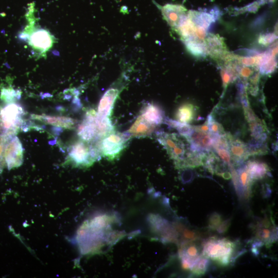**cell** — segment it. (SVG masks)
<instances>
[{
  "instance_id": "obj_16",
  "label": "cell",
  "mask_w": 278,
  "mask_h": 278,
  "mask_svg": "<svg viewBox=\"0 0 278 278\" xmlns=\"http://www.w3.org/2000/svg\"><path fill=\"white\" fill-rule=\"evenodd\" d=\"M246 166L251 179L254 182L264 179L270 173L267 164L258 161H249Z\"/></svg>"
},
{
  "instance_id": "obj_29",
  "label": "cell",
  "mask_w": 278,
  "mask_h": 278,
  "mask_svg": "<svg viewBox=\"0 0 278 278\" xmlns=\"http://www.w3.org/2000/svg\"><path fill=\"white\" fill-rule=\"evenodd\" d=\"M184 234L186 239L192 241L198 239L199 237V235L197 232L190 230L185 231Z\"/></svg>"
},
{
  "instance_id": "obj_12",
  "label": "cell",
  "mask_w": 278,
  "mask_h": 278,
  "mask_svg": "<svg viewBox=\"0 0 278 278\" xmlns=\"http://www.w3.org/2000/svg\"><path fill=\"white\" fill-rule=\"evenodd\" d=\"M238 183L235 189L240 198L249 199L251 196L252 186L254 183L251 179L246 165L240 167L237 171Z\"/></svg>"
},
{
  "instance_id": "obj_13",
  "label": "cell",
  "mask_w": 278,
  "mask_h": 278,
  "mask_svg": "<svg viewBox=\"0 0 278 278\" xmlns=\"http://www.w3.org/2000/svg\"><path fill=\"white\" fill-rule=\"evenodd\" d=\"M118 94L119 90L117 89L111 88L108 90L99 101L97 115L102 117H109Z\"/></svg>"
},
{
  "instance_id": "obj_11",
  "label": "cell",
  "mask_w": 278,
  "mask_h": 278,
  "mask_svg": "<svg viewBox=\"0 0 278 278\" xmlns=\"http://www.w3.org/2000/svg\"><path fill=\"white\" fill-rule=\"evenodd\" d=\"M164 19L168 24L177 27L182 20L185 16L186 9L181 5L175 4H166L160 6Z\"/></svg>"
},
{
  "instance_id": "obj_17",
  "label": "cell",
  "mask_w": 278,
  "mask_h": 278,
  "mask_svg": "<svg viewBox=\"0 0 278 278\" xmlns=\"http://www.w3.org/2000/svg\"><path fill=\"white\" fill-rule=\"evenodd\" d=\"M255 238L257 241L264 244L267 247L274 242L277 239L275 227L266 228L257 223L255 226Z\"/></svg>"
},
{
  "instance_id": "obj_15",
  "label": "cell",
  "mask_w": 278,
  "mask_h": 278,
  "mask_svg": "<svg viewBox=\"0 0 278 278\" xmlns=\"http://www.w3.org/2000/svg\"><path fill=\"white\" fill-rule=\"evenodd\" d=\"M140 115L147 122L155 127L162 123L164 119L162 111L153 103H148L144 107Z\"/></svg>"
},
{
  "instance_id": "obj_5",
  "label": "cell",
  "mask_w": 278,
  "mask_h": 278,
  "mask_svg": "<svg viewBox=\"0 0 278 278\" xmlns=\"http://www.w3.org/2000/svg\"><path fill=\"white\" fill-rule=\"evenodd\" d=\"M130 137L128 132H112L103 137L99 145V150L104 157L113 160L126 147Z\"/></svg>"
},
{
  "instance_id": "obj_4",
  "label": "cell",
  "mask_w": 278,
  "mask_h": 278,
  "mask_svg": "<svg viewBox=\"0 0 278 278\" xmlns=\"http://www.w3.org/2000/svg\"><path fill=\"white\" fill-rule=\"evenodd\" d=\"M99 155L96 148L80 139L68 147L67 161L76 167H88L98 159Z\"/></svg>"
},
{
  "instance_id": "obj_30",
  "label": "cell",
  "mask_w": 278,
  "mask_h": 278,
  "mask_svg": "<svg viewBox=\"0 0 278 278\" xmlns=\"http://www.w3.org/2000/svg\"><path fill=\"white\" fill-rule=\"evenodd\" d=\"M196 127L198 129L202 131L205 132H209V127H208V122L207 120L203 125L201 126H196Z\"/></svg>"
},
{
  "instance_id": "obj_25",
  "label": "cell",
  "mask_w": 278,
  "mask_h": 278,
  "mask_svg": "<svg viewBox=\"0 0 278 278\" xmlns=\"http://www.w3.org/2000/svg\"><path fill=\"white\" fill-rule=\"evenodd\" d=\"M11 137L0 134V174L6 165L4 158V149L7 141Z\"/></svg>"
},
{
  "instance_id": "obj_18",
  "label": "cell",
  "mask_w": 278,
  "mask_h": 278,
  "mask_svg": "<svg viewBox=\"0 0 278 278\" xmlns=\"http://www.w3.org/2000/svg\"><path fill=\"white\" fill-rule=\"evenodd\" d=\"M155 127L147 122L140 115L132 125L128 132L130 136L145 137L150 135L154 130Z\"/></svg>"
},
{
  "instance_id": "obj_19",
  "label": "cell",
  "mask_w": 278,
  "mask_h": 278,
  "mask_svg": "<svg viewBox=\"0 0 278 278\" xmlns=\"http://www.w3.org/2000/svg\"><path fill=\"white\" fill-rule=\"evenodd\" d=\"M201 255L202 252H200L199 247L193 242L185 243L179 250V256L181 259L189 262L192 267Z\"/></svg>"
},
{
  "instance_id": "obj_1",
  "label": "cell",
  "mask_w": 278,
  "mask_h": 278,
  "mask_svg": "<svg viewBox=\"0 0 278 278\" xmlns=\"http://www.w3.org/2000/svg\"><path fill=\"white\" fill-rule=\"evenodd\" d=\"M157 139L174 161L176 167L186 168V162L194 151L186 138L180 134L162 132L157 133Z\"/></svg>"
},
{
  "instance_id": "obj_22",
  "label": "cell",
  "mask_w": 278,
  "mask_h": 278,
  "mask_svg": "<svg viewBox=\"0 0 278 278\" xmlns=\"http://www.w3.org/2000/svg\"><path fill=\"white\" fill-rule=\"evenodd\" d=\"M209 127V132L213 136H219L225 133L222 126L216 121L212 117V114H210L207 118Z\"/></svg>"
},
{
  "instance_id": "obj_20",
  "label": "cell",
  "mask_w": 278,
  "mask_h": 278,
  "mask_svg": "<svg viewBox=\"0 0 278 278\" xmlns=\"http://www.w3.org/2000/svg\"><path fill=\"white\" fill-rule=\"evenodd\" d=\"M197 108L193 104L186 103L180 106L176 111L175 118L176 121L188 124L195 118Z\"/></svg>"
},
{
  "instance_id": "obj_6",
  "label": "cell",
  "mask_w": 278,
  "mask_h": 278,
  "mask_svg": "<svg viewBox=\"0 0 278 278\" xmlns=\"http://www.w3.org/2000/svg\"><path fill=\"white\" fill-rule=\"evenodd\" d=\"M24 148L20 139L14 136L5 145L4 158L5 164L9 170L20 167L23 161Z\"/></svg>"
},
{
  "instance_id": "obj_28",
  "label": "cell",
  "mask_w": 278,
  "mask_h": 278,
  "mask_svg": "<svg viewBox=\"0 0 278 278\" xmlns=\"http://www.w3.org/2000/svg\"><path fill=\"white\" fill-rule=\"evenodd\" d=\"M231 222L230 218L222 221L216 230L220 234L225 233L228 230L231 225Z\"/></svg>"
},
{
  "instance_id": "obj_9",
  "label": "cell",
  "mask_w": 278,
  "mask_h": 278,
  "mask_svg": "<svg viewBox=\"0 0 278 278\" xmlns=\"http://www.w3.org/2000/svg\"><path fill=\"white\" fill-rule=\"evenodd\" d=\"M96 112L93 110H89L85 115V118L79 125L77 134L80 139L89 142L97 138L95 124Z\"/></svg>"
},
{
  "instance_id": "obj_21",
  "label": "cell",
  "mask_w": 278,
  "mask_h": 278,
  "mask_svg": "<svg viewBox=\"0 0 278 278\" xmlns=\"http://www.w3.org/2000/svg\"><path fill=\"white\" fill-rule=\"evenodd\" d=\"M209 264V259L202 254L190 270L194 275L201 276L207 271Z\"/></svg>"
},
{
  "instance_id": "obj_26",
  "label": "cell",
  "mask_w": 278,
  "mask_h": 278,
  "mask_svg": "<svg viewBox=\"0 0 278 278\" xmlns=\"http://www.w3.org/2000/svg\"><path fill=\"white\" fill-rule=\"evenodd\" d=\"M222 221L221 216L219 214L214 212L209 217L208 227L211 230H216Z\"/></svg>"
},
{
  "instance_id": "obj_3",
  "label": "cell",
  "mask_w": 278,
  "mask_h": 278,
  "mask_svg": "<svg viewBox=\"0 0 278 278\" xmlns=\"http://www.w3.org/2000/svg\"><path fill=\"white\" fill-rule=\"evenodd\" d=\"M24 110L15 102L4 103L0 106V134L12 137L22 127Z\"/></svg>"
},
{
  "instance_id": "obj_10",
  "label": "cell",
  "mask_w": 278,
  "mask_h": 278,
  "mask_svg": "<svg viewBox=\"0 0 278 278\" xmlns=\"http://www.w3.org/2000/svg\"><path fill=\"white\" fill-rule=\"evenodd\" d=\"M31 117L46 124L68 130L73 129L77 122L73 118L63 116L31 114Z\"/></svg>"
},
{
  "instance_id": "obj_24",
  "label": "cell",
  "mask_w": 278,
  "mask_h": 278,
  "mask_svg": "<svg viewBox=\"0 0 278 278\" xmlns=\"http://www.w3.org/2000/svg\"><path fill=\"white\" fill-rule=\"evenodd\" d=\"M0 97L4 103L14 102L19 98V92L12 88H3L1 89Z\"/></svg>"
},
{
  "instance_id": "obj_8",
  "label": "cell",
  "mask_w": 278,
  "mask_h": 278,
  "mask_svg": "<svg viewBox=\"0 0 278 278\" xmlns=\"http://www.w3.org/2000/svg\"><path fill=\"white\" fill-rule=\"evenodd\" d=\"M227 136L231 159L236 165L242 164L250 156L248 145L229 133H227Z\"/></svg>"
},
{
  "instance_id": "obj_27",
  "label": "cell",
  "mask_w": 278,
  "mask_h": 278,
  "mask_svg": "<svg viewBox=\"0 0 278 278\" xmlns=\"http://www.w3.org/2000/svg\"><path fill=\"white\" fill-rule=\"evenodd\" d=\"M219 157L229 166L231 164V157L228 148L216 147L214 148Z\"/></svg>"
},
{
  "instance_id": "obj_7",
  "label": "cell",
  "mask_w": 278,
  "mask_h": 278,
  "mask_svg": "<svg viewBox=\"0 0 278 278\" xmlns=\"http://www.w3.org/2000/svg\"><path fill=\"white\" fill-rule=\"evenodd\" d=\"M185 137L194 150L207 152L213 148V136L209 132L198 129L196 126H192L191 131Z\"/></svg>"
},
{
  "instance_id": "obj_2",
  "label": "cell",
  "mask_w": 278,
  "mask_h": 278,
  "mask_svg": "<svg viewBox=\"0 0 278 278\" xmlns=\"http://www.w3.org/2000/svg\"><path fill=\"white\" fill-rule=\"evenodd\" d=\"M236 245L225 238L212 237L203 244L202 254L220 266H228L233 259Z\"/></svg>"
},
{
  "instance_id": "obj_14",
  "label": "cell",
  "mask_w": 278,
  "mask_h": 278,
  "mask_svg": "<svg viewBox=\"0 0 278 278\" xmlns=\"http://www.w3.org/2000/svg\"><path fill=\"white\" fill-rule=\"evenodd\" d=\"M29 42L35 48L46 51L51 46L53 38L47 30L41 29L35 31L31 34Z\"/></svg>"
},
{
  "instance_id": "obj_23",
  "label": "cell",
  "mask_w": 278,
  "mask_h": 278,
  "mask_svg": "<svg viewBox=\"0 0 278 278\" xmlns=\"http://www.w3.org/2000/svg\"><path fill=\"white\" fill-rule=\"evenodd\" d=\"M185 45L188 50L196 56H201L205 53L204 46L195 40L189 39L185 41Z\"/></svg>"
}]
</instances>
